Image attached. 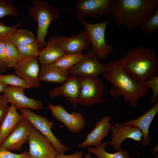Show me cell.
<instances>
[{
	"label": "cell",
	"mask_w": 158,
	"mask_h": 158,
	"mask_svg": "<svg viewBox=\"0 0 158 158\" xmlns=\"http://www.w3.org/2000/svg\"><path fill=\"white\" fill-rule=\"evenodd\" d=\"M152 150H154V154L158 150V145H157Z\"/></svg>",
	"instance_id": "ab89813d"
},
{
	"label": "cell",
	"mask_w": 158,
	"mask_h": 158,
	"mask_svg": "<svg viewBox=\"0 0 158 158\" xmlns=\"http://www.w3.org/2000/svg\"><path fill=\"white\" fill-rule=\"evenodd\" d=\"M40 48L37 41L31 44L17 47L20 59L38 57L41 50Z\"/></svg>",
	"instance_id": "4316f807"
},
{
	"label": "cell",
	"mask_w": 158,
	"mask_h": 158,
	"mask_svg": "<svg viewBox=\"0 0 158 158\" xmlns=\"http://www.w3.org/2000/svg\"><path fill=\"white\" fill-rule=\"evenodd\" d=\"M15 106L11 104L9 111L0 128V145L11 133L25 117L19 114Z\"/></svg>",
	"instance_id": "44dd1931"
},
{
	"label": "cell",
	"mask_w": 158,
	"mask_h": 158,
	"mask_svg": "<svg viewBox=\"0 0 158 158\" xmlns=\"http://www.w3.org/2000/svg\"><path fill=\"white\" fill-rule=\"evenodd\" d=\"M3 42L5 45L7 68H14L20 60L17 47L8 40Z\"/></svg>",
	"instance_id": "83f0119b"
},
{
	"label": "cell",
	"mask_w": 158,
	"mask_h": 158,
	"mask_svg": "<svg viewBox=\"0 0 158 158\" xmlns=\"http://www.w3.org/2000/svg\"><path fill=\"white\" fill-rule=\"evenodd\" d=\"M24 89L21 87L8 85L4 94L8 102L14 105L18 110L28 108L37 110L43 109L42 102L27 97Z\"/></svg>",
	"instance_id": "e0dca14e"
},
{
	"label": "cell",
	"mask_w": 158,
	"mask_h": 158,
	"mask_svg": "<svg viewBox=\"0 0 158 158\" xmlns=\"http://www.w3.org/2000/svg\"><path fill=\"white\" fill-rule=\"evenodd\" d=\"M109 116L103 117L97 121L95 128L86 136L85 140L78 145L80 148H85L89 146H95L100 144L102 140L107 136L112 126Z\"/></svg>",
	"instance_id": "ac0fdd59"
},
{
	"label": "cell",
	"mask_w": 158,
	"mask_h": 158,
	"mask_svg": "<svg viewBox=\"0 0 158 158\" xmlns=\"http://www.w3.org/2000/svg\"><path fill=\"white\" fill-rule=\"evenodd\" d=\"M22 158H31L29 155L28 153V154L24 157H22Z\"/></svg>",
	"instance_id": "60d3db41"
},
{
	"label": "cell",
	"mask_w": 158,
	"mask_h": 158,
	"mask_svg": "<svg viewBox=\"0 0 158 158\" xmlns=\"http://www.w3.org/2000/svg\"><path fill=\"white\" fill-rule=\"evenodd\" d=\"M107 72L102 75L113 86L109 94L114 98L122 96L124 102L135 107L138 100L145 96L149 89L148 86L133 78L123 69L119 60H111L106 64Z\"/></svg>",
	"instance_id": "6da1fadb"
},
{
	"label": "cell",
	"mask_w": 158,
	"mask_h": 158,
	"mask_svg": "<svg viewBox=\"0 0 158 158\" xmlns=\"http://www.w3.org/2000/svg\"><path fill=\"white\" fill-rule=\"evenodd\" d=\"M28 141V153L31 158H54L57 154L48 139L34 127Z\"/></svg>",
	"instance_id": "30bf717a"
},
{
	"label": "cell",
	"mask_w": 158,
	"mask_h": 158,
	"mask_svg": "<svg viewBox=\"0 0 158 158\" xmlns=\"http://www.w3.org/2000/svg\"></svg>",
	"instance_id": "b9f144b4"
},
{
	"label": "cell",
	"mask_w": 158,
	"mask_h": 158,
	"mask_svg": "<svg viewBox=\"0 0 158 158\" xmlns=\"http://www.w3.org/2000/svg\"><path fill=\"white\" fill-rule=\"evenodd\" d=\"M7 68L6 64L0 59V75L4 73Z\"/></svg>",
	"instance_id": "8d00e7d4"
},
{
	"label": "cell",
	"mask_w": 158,
	"mask_h": 158,
	"mask_svg": "<svg viewBox=\"0 0 158 158\" xmlns=\"http://www.w3.org/2000/svg\"><path fill=\"white\" fill-rule=\"evenodd\" d=\"M83 55L82 53L65 54L51 64L54 66L68 70L78 63Z\"/></svg>",
	"instance_id": "484cf974"
},
{
	"label": "cell",
	"mask_w": 158,
	"mask_h": 158,
	"mask_svg": "<svg viewBox=\"0 0 158 158\" xmlns=\"http://www.w3.org/2000/svg\"><path fill=\"white\" fill-rule=\"evenodd\" d=\"M158 112V101L142 115L136 119L125 122L139 128L141 130L143 138L141 142L142 146H148L150 139L148 136L149 127L153 118Z\"/></svg>",
	"instance_id": "d6986e66"
},
{
	"label": "cell",
	"mask_w": 158,
	"mask_h": 158,
	"mask_svg": "<svg viewBox=\"0 0 158 158\" xmlns=\"http://www.w3.org/2000/svg\"><path fill=\"white\" fill-rule=\"evenodd\" d=\"M4 94L0 95V128L10 108Z\"/></svg>",
	"instance_id": "d6a6232c"
},
{
	"label": "cell",
	"mask_w": 158,
	"mask_h": 158,
	"mask_svg": "<svg viewBox=\"0 0 158 158\" xmlns=\"http://www.w3.org/2000/svg\"><path fill=\"white\" fill-rule=\"evenodd\" d=\"M69 74L68 70L51 64H42L41 65L39 78L41 81L63 83L68 79Z\"/></svg>",
	"instance_id": "ffe728a7"
},
{
	"label": "cell",
	"mask_w": 158,
	"mask_h": 158,
	"mask_svg": "<svg viewBox=\"0 0 158 158\" xmlns=\"http://www.w3.org/2000/svg\"><path fill=\"white\" fill-rule=\"evenodd\" d=\"M108 145V142H104L96 146L95 147L87 148V151L93 154L98 158H131L128 151L121 147L114 153H110L106 152V147Z\"/></svg>",
	"instance_id": "603a6c76"
},
{
	"label": "cell",
	"mask_w": 158,
	"mask_h": 158,
	"mask_svg": "<svg viewBox=\"0 0 158 158\" xmlns=\"http://www.w3.org/2000/svg\"><path fill=\"white\" fill-rule=\"evenodd\" d=\"M21 114L29 120L34 127L46 137L55 148L57 153L64 154L70 149L63 145L52 132L54 123L47 118L37 114L28 108L18 109Z\"/></svg>",
	"instance_id": "52a82bcc"
},
{
	"label": "cell",
	"mask_w": 158,
	"mask_h": 158,
	"mask_svg": "<svg viewBox=\"0 0 158 158\" xmlns=\"http://www.w3.org/2000/svg\"><path fill=\"white\" fill-rule=\"evenodd\" d=\"M0 82L7 85L21 87L24 89L31 88L24 80L15 74L0 75Z\"/></svg>",
	"instance_id": "f1b7e54d"
},
{
	"label": "cell",
	"mask_w": 158,
	"mask_h": 158,
	"mask_svg": "<svg viewBox=\"0 0 158 158\" xmlns=\"http://www.w3.org/2000/svg\"><path fill=\"white\" fill-rule=\"evenodd\" d=\"M111 130V138L108 145L116 150L121 148L122 143L126 139L142 142V134L141 130L130 125L125 123H116L112 126Z\"/></svg>",
	"instance_id": "2e32d148"
},
{
	"label": "cell",
	"mask_w": 158,
	"mask_h": 158,
	"mask_svg": "<svg viewBox=\"0 0 158 158\" xmlns=\"http://www.w3.org/2000/svg\"><path fill=\"white\" fill-rule=\"evenodd\" d=\"M116 0H77L75 2V14L77 19L87 17L101 18L110 15Z\"/></svg>",
	"instance_id": "ba28073f"
},
{
	"label": "cell",
	"mask_w": 158,
	"mask_h": 158,
	"mask_svg": "<svg viewBox=\"0 0 158 158\" xmlns=\"http://www.w3.org/2000/svg\"><path fill=\"white\" fill-rule=\"evenodd\" d=\"M148 86L152 91L150 99V102L153 104H155L158 101V76H154L143 83Z\"/></svg>",
	"instance_id": "1f68e13d"
},
{
	"label": "cell",
	"mask_w": 158,
	"mask_h": 158,
	"mask_svg": "<svg viewBox=\"0 0 158 158\" xmlns=\"http://www.w3.org/2000/svg\"><path fill=\"white\" fill-rule=\"evenodd\" d=\"M71 75L63 85L49 90L48 94L51 99L59 95L64 97L75 108L79 104L81 86L80 77Z\"/></svg>",
	"instance_id": "9a60e30c"
},
{
	"label": "cell",
	"mask_w": 158,
	"mask_h": 158,
	"mask_svg": "<svg viewBox=\"0 0 158 158\" xmlns=\"http://www.w3.org/2000/svg\"><path fill=\"white\" fill-rule=\"evenodd\" d=\"M158 6V0H116L111 14L117 26L131 31L138 28L146 16Z\"/></svg>",
	"instance_id": "3957f363"
},
{
	"label": "cell",
	"mask_w": 158,
	"mask_h": 158,
	"mask_svg": "<svg viewBox=\"0 0 158 158\" xmlns=\"http://www.w3.org/2000/svg\"><path fill=\"white\" fill-rule=\"evenodd\" d=\"M14 68L15 74L24 80L31 87L37 88L41 86L38 57L20 59Z\"/></svg>",
	"instance_id": "7c38bea8"
},
{
	"label": "cell",
	"mask_w": 158,
	"mask_h": 158,
	"mask_svg": "<svg viewBox=\"0 0 158 158\" xmlns=\"http://www.w3.org/2000/svg\"><path fill=\"white\" fill-rule=\"evenodd\" d=\"M138 28L144 35H149L158 30V6L144 18Z\"/></svg>",
	"instance_id": "cb8c5ba5"
},
{
	"label": "cell",
	"mask_w": 158,
	"mask_h": 158,
	"mask_svg": "<svg viewBox=\"0 0 158 158\" xmlns=\"http://www.w3.org/2000/svg\"><path fill=\"white\" fill-rule=\"evenodd\" d=\"M19 15L17 8L9 0H0V18L7 16L16 17Z\"/></svg>",
	"instance_id": "f546056e"
},
{
	"label": "cell",
	"mask_w": 158,
	"mask_h": 158,
	"mask_svg": "<svg viewBox=\"0 0 158 158\" xmlns=\"http://www.w3.org/2000/svg\"><path fill=\"white\" fill-rule=\"evenodd\" d=\"M8 85L0 82V93L4 92Z\"/></svg>",
	"instance_id": "74e56055"
},
{
	"label": "cell",
	"mask_w": 158,
	"mask_h": 158,
	"mask_svg": "<svg viewBox=\"0 0 158 158\" xmlns=\"http://www.w3.org/2000/svg\"><path fill=\"white\" fill-rule=\"evenodd\" d=\"M34 127L25 118L17 124L11 133L2 142L0 146L9 151H20L27 141Z\"/></svg>",
	"instance_id": "4fadbf2b"
},
{
	"label": "cell",
	"mask_w": 158,
	"mask_h": 158,
	"mask_svg": "<svg viewBox=\"0 0 158 158\" xmlns=\"http://www.w3.org/2000/svg\"><path fill=\"white\" fill-rule=\"evenodd\" d=\"M81 90L79 104L90 107L103 102V95L104 85L98 76L80 77Z\"/></svg>",
	"instance_id": "8992f818"
},
{
	"label": "cell",
	"mask_w": 158,
	"mask_h": 158,
	"mask_svg": "<svg viewBox=\"0 0 158 158\" xmlns=\"http://www.w3.org/2000/svg\"><path fill=\"white\" fill-rule=\"evenodd\" d=\"M91 48L83 54L80 61L68 70L69 74L79 77L98 76L106 73V64L100 63Z\"/></svg>",
	"instance_id": "9c48e42d"
},
{
	"label": "cell",
	"mask_w": 158,
	"mask_h": 158,
	"mask_svg": "<svg viewBox=\"0 0 158 158\" xmlns=\"http://www.w3.org/2000/svg\"><path fill=\"white\" fill-rule=\"evenodd\" d=\"M83 158H92L90 154V153H87L84 156V157ZM97 158H98L97 157Z\"/></svg>",
	"instance_id": "f35d334b"
},
{
	"label": "cell",
	"mask_w": 158,
	"mask_h": 158,
	"mask_svg": "<svg viewBox=\"0 0 158 158\" xmlns=\"http://www.w3.org/2000/svg\"><path fill=\"white\" fill-rule=\"evenodd\" d=\"M65 54L61 48L49 41L40 50L38 57L39 62L41 65L51 64Z\"/></svg>",
	"instance_id": "7402d4cb"
},
{
	"label": "cell",
	"mask_w": 158,
	"mask_h": 158,
	"mask_svg": "<svg viewBox=\"0 0 158 158\" xmlns=\"http://www.w3.org/2000/svg\"><path fill=\"white\" fill-rule=\"evenodd\" d=\"M22 23L23 21H21L15 25L8 26L0 21V40L4 42L8 40L13 33Z\"/></svg>",
	"instance_id": "4dcf8cb0"
},
{
	"label": "cell",
	"mask_w": 158,
	"mask_h": 158,
	"mask_svg": "<svg viewBox=\"0 0 158 158\" xmlns=\"http://www.w3.org/2000/svg\"><path fill=\"white\" fill-rule=\"evenodd\" d=\"M48 107L53 116L63 123L71 132L79 133L85 128L86 120L81 113L75 111L70 114L60 105L49 104Z\"/></svg>",
	"instance_id": "8fae6325"
},
{
	"label": "cell",
	"mask_w": 158,
	"mask_h": 158,
	"mask_svg": "<svg viewBox=\"0 0 158 158\" xmlns=\"http://www.w3.org/2000/svg\"><path fill=\"white\" fill-rule=\"evenodd\" d=\"M0 59L5 63L7 64V61L5 54L4 44L3 42L0 40Z\"/></svg>",
	"instance_id": "d590c367"
},
{
	"label": "cell",
	"mask_w": 158,
	"mask_h": 158,
	"mask_svg": "<svg viewBox=\"0 0 158 158\" xmlns=\"http://www.w3.org/2000/svg\"><path fill=\"white\" fill-rule=\"evenodd\" d=\"M28 13L30 18L37 23L36 40L42 49L47 44L45 39L49 26L52 22L59 18L60 13L48 1L33 0L32 6L28 8Z\"/></svg>",
	"instance_id": "277c9868"
},
{
	"label": "cell",
	"mask_w": 158,
	"mask_h": 158,
	"mask_svg": "<svg viewBox=\"0 0 158 158\" xmlns=\"http://www.w3.org/2000/svg\"><path fill=\"white\" fill-rule=\"evenodd\" d=\"M83 25L87 37L92 45L91 48L99 60L106 58L114 48L105 40V33L110 20L96 24L89 23L83 19H77Z\"/></svg>",
	"instance_id": "5b68a950"
},
{
	"label": "cell",
	"mask_w": 158,
	"mask_h": 158,
	"mask_svg": "<svg viewBox=\"0 0 158 158\" xmlns=\"http://www.w3.org/2000/svg\"><path fill=\"white\" fill-rule=\"evenodd\" d=\"M83 151H79L69 155H66L57 153L54 158H83Z\"/></svg>",
	"instance_id": "e575fe53"
},
{
	"label": "cell",
	"mask_w": 158,
	"mask_h": 158,
	"mask_svg": "<svg viewBox=\"0 0 158 158\" xmlns=\"http://www.w3.org/2000/svg\"><path fill=\"white\" fill-rule=\"evenodd\" d=\"M8 40L16 47L31 44L37 41L34 34L31 31L25 29H17Z\"/></svg>",
	"instance_id": "d4e9b609"
},
{
	"label": "cell",
	"mask_w": 158,
	"mask_h": 158,
	"mask_svg": "<svg viewBox=\"0 0 158 158\" xmlns=\"http://www.w3.org/2000/svg\"><path fill=\"white\" fill-rule=\"evenodd\" d=\"M49 40L61 48L66 54H81L91 44L85 30H82L77 35L71 37H52Z\"/></svg>",
	"instance_id": "5bb4252c"
},
{
	"label": "cell",
	"mask_w": 158,
	"mask_h": 158,
	"mask_svg": "<svg viewBox=\"0 0 158 158\" xmlns=\"http://www.w3.org/2000/svg\"><path fill=\"white\" fill-rule=\"evenodd\" d=\"M28 153V152L26 151L21 154H15L0 146V158H22Z\"/></svg>",
	"instance_id": "836d02e7"
},
{
	"label": "cell",
	"mask_w": 158,
	"mask_h": 158,
	"mask_svg": "<svg viewBox=\"0 0 158 158\" xmlns=\"http://www.w3.org/2000/svg\"><path fill=\"white\" fill-rule=\"evenodd\" d=\"M123 70L142 83L158 74V56L154 50L140 45L128 51L119 60Z\"/></svg>",
	"instance_id": "7a4b0ae2"
}]
</instances>
